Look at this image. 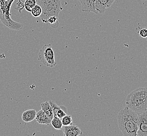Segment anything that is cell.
I'll use <instances>...</instances> for the list:
<instances>
[{"instance_id": "6da1fadb", "label": "cell", "mask_w": 147, "mask_h": 136, "mask_svg": "<svg viewBox=\"0 0 147 136\" xmlns=\"http://www.w3.org/2000/svg\"><path fill=\"white\" fill-rule=\"evenodd\" d=\"M139 114L125 106L118 112L119 128L125 136H137L138 129Z\"/></svg>"}, {"instance_id": "7a4b0ae2", "label": "cell", "mask_w": 147, "mask_h": 136, "mask_svg": "<svg viewBox=\"0 0 147 136\" xmlns=\"http://www.w3.org/2000/svg\"><path fill=\"white\" fill-rule=\"evenodd\" d=\"M126 104L133 111L141 113L147 108V87H140L127 96Z\"/></svg>"}, {"instance_id": "3957f363", "label": "cell", "mask_w": 147, "mask_h": 136, "mask_svg": "<svg viewBox=\"0 0 147 136\" xmlns=\"http://www.w3.org/2000/svg\"><path fill=\"white\" fill-rule=\"evenodd\" d=\"M14 0H0V21L9 29L20 30L23 25L13 20L11 14V7Z\"/></svg>"}, {"instance_id": "277c9868", "label": "cell", "mask_w": 147, "mask_h": 136, "mask_svg": "<svg viewBox=\"0 0 147 136\" xmlns=\"http://www.w3.org/2000/svg\"><path fill=\"white\" fill-rule=\"evenodd\" d=\"M36 2L42 9L40 18L43 23L50 16L58 17L60 12L63 9L60 0H36Z\"/></svg>"}, {"instance_id": "5b68a950", "label": "cell", "mask_w": 147, "mask_h": 136, "mask_svg": "<svg viewBox=\"0 0 147 136\" xmlns=\"http://www.w3.org/2000/svg\"><path fill=\"white\" fill-rule=\"evenodd\" d=\"M38 60L44 65L50 68H53L57 65L51 44H45L41 48L39 52Z\"/></svg>"}, {"instance_id": "8992f818", "label": "cell", "mask_w": 147, "mask_h": 136, "mask_svg": "<svg viewBox=\"0 0 147 136\" xmlns=\"http://www.w3.org/2000/svg\"><path fill=\"white\" fill-rule=\"evenodd\" d=\"M137 136H147V111L139 114L138 129Z\"/></svg>"}, {"instance_id": "52a82bcc", "label": "cell", "mask_w": 147, "mask_h": 136, "mask_svg": "<svg viewBox=\"0 0 147 136\" xmlns=\"http://www.w3.org/2000/svg\"><path fill=\"white\" fill-rule=\"evenodd\" d=\"M116 0H95L94 6L97 13L102 14L112 6Z\"/></svg>"}, {"instance_id": "ba28073f", "label": "cell", "mask_w": 147, "mask_h": 136, "mask_svg": "<svg viewBox=\"0 0 147 136\" xmlns=\"http://www.w3.org/2000/svg\"><path fill=\"white\" fill-rule=\"evenodd\" d=\"M49 102L53 110L54 117L61 119L67 115L68 110L65 107L60 106L53 101H49Z\"/></svg>"}, {"instance_id": "9c48e42d", "label": "cell", "mask_w": 147, "mask_h": 136, "mask_svg": "<svg viewBox=\"0 0 147 136\" xmlns=\"http://www.w3.org/2000/svg\"><path fill=\"white\" fill-rule=\"evenodd\" d=\"M63 136H78L81 135L82 132L80 128L74 125H70L62 128Z\"/></svg>"}, {"instance_id": "30bf717a", "label": "cell", "mask_w": 147, "mask_h": 136, "mask_svg": "<svg viewBox=\"0 0 147 136\" xmlns=\"http://www.w3.org/2000/svg\"><path fill=\"white\" fill-rule=\"evenodd\" d=\"M82 5V11L85 12H92L98 14L95 9V0H79Z\"/></svg>"}, {"instance_id": "8fae6325", "label": "cell", "mask_w": 147, "mask_h": 136, "mask_svg": "<svg viewBox=\"0 0 147 136\" xmlns=\"http://www.w3.org/2000/svg\"><path fill=\"white\" fill-rule=\"evenodd\" d=\"M35 119L39 124L46 125L50 124L51 121V119L49 118L42 110H39L36 113Z\"/></svg>"}, {"instance_id": "7c38bea8", "label": "cell", "mask_w": 147, "mask_h": 136, "mask_svg": "<svg viewBox=\"0 0 147 136\" xmlns=\"http://www.w3.org/2000/svg\"><path fill=\"white\" fill-rule=\"evenodd\" d=\"M36 110L31 109L24 112L22 116V119L25 123H30L35 119L36 116Z\"/></svg>"}, {"instance_id": "4fadbf2b", "label": "cell", "mask_w": 147, "mask_h": 136, "mask_svg": "<svg viewBox=\"0 0 147 136\" xmlns=\"http://www.w3.org/2000/svg\"><path fill=\"white\" fill-rule=\"evenodd\" d=\"M41 110L47 115L49 118H53V110L52 107L50 105V103L48 101L43 102L41 104Z\"/></svg>"}, {"instance_id": "5bb4252c", "label": "cell", "mask_w": 147, "mask_h": 136, "mask_svg": "<svg viewBox=\"0 0 147 136\" xmlns=\"http://www.w3.org/2000/svg\"><path fill=\"white\" fill-rule=\"evenodd\" d=\"M50 124L52 125L53 127L57 130H61L63 128L61 119L56 117H53V118L51 119Z\"/></svg>"}, {"instance_id": "9a60e30c", "label": "cell", "mask_w": 147, "mask_h": 136, "mask_svg": "<svg viewBox=\"0 0 147 136\" xmlns=\"http://www.w3.org/2000/svg\"><path fill=\"white\" fill-rule=\"evenodd\" d=\"M58 17L56 16H50L47 19L46 21H45L44 23L49 24L53 28H57L59 25V23L58 22Z\"/></svg>"}, {"instance_id": "2e32d148", "label": "cell", "mask_w": 147, "mask_h": 136, "mask_svg": "<svg viewBox=\"0 0 147 136\" xmlns=\"http://www.w3.org/2000/svg\"><path fill=\"white\" fill-rule=\"evenodd\" d=\"M36 4V0H25L24 2V8L27 12H31L32 8Z\"/></svg>"}, {"instance_id": "e0dca14e", "label": "cell", "mask_w": 147, "mask_h": 136, "mask_svg": "<svg viewBox=\"0 0 147 136\" xmlns=\"http://www.w3.org/2000/svg\"><path fill=\"white\" fill-rule=\"evenodd\" d=\"M31 13L32 15L35 18L40 17L42 14V9L41 7L38 4H36L35 6L32 8Z\"/></svg>"}, {"instance_id": "ac0fdd59", "label": "cell", "mask_w": 147, "mask_h": 136, "mask_svg": "<svg viewBox=\"0 0 147 136\" xmlns=\"http://www.w3.org/2000/svg\"><path fill=\"white\" fill-rule=\"evenodd\" d=\"M62 125L63 126H69L70 125L72 124V118L70 115H66L65 117H63L61 119Z\"/></svg>"}, {"instance_id": "d6986e66", "label": "cell", "mask_w": 147, "mask_h": 136, "mask_svg": "<svg viewBox=\"0 0 147 136\" xmlns=\"http://www.w3.org/2000/svg\"><path fill=\"white\" fill-rule=\"evenodd\" d=\"M25 0H18L16 4V9L20 13H21L22 11L24 8V2Z\"/></svg>"}, {"instance_id": "ffe728a7", "label": "cell", "mask_w": 147, "mask_h": 136, "mask_svg": "<svg viewBox=\"0 0 147 136\" xmlns=\"http://www.w3.org/2000/svg\"><path fill=\"white\" fill-rule=\"evenodd\" d=\"M139 35L142 38H147V29H141L139 32Z\"/></svg>"}, {"instance_id": "44dd1931", "label": "cell", "mask_w": 147, "mask_h": 136, "mask_svg": "<svg viewBox=\"0 0 147 136\" xmlns=\"http://www.w3.org/2000/svg\"><path fill=\"white\" fill-rule=\"evenodd\" d=\"M143 1H147V0H143Z\"/></svg>"}, {"instance_id": "7402d4cb", "label": "cell", "mask_w": 147, "mask_h": 136, "mask_svg": "<svg viewBox=\"0 0 147 136\" xmlns=\"http://www.w3.org/2000/svg\"><path fill=\"white\" fill-rule=\"evenodd\" d=\"M146 111H147V110H146Z\"/></svg>"}]
</instances>
